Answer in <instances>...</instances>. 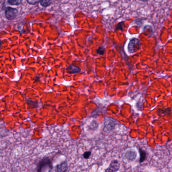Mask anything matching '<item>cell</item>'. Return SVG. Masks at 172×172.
<instances>
[{
	"instance_id": "obj_17",
	"label": "cell",
	"mask_w": 172,
	"mask_h": 172,
	"mask_svg": "<svg viewBox=\"0 0 172 172\" xmlns=\"http://www.w3.org/2000/svg\"><path fill=\"white\" fill-rule=\"evenodd\" d=\"M140 1L143 2H147L148 1V0H140Z\"/></svg>"
},
{
	"instance_id": "obj_16",
	"label": "cell",
	"mask_w": 172,
	"mask_h": 172,
	"mask_svg": "<svg viewBox=\"0 0 172 172\" xmlns=\"http://www.w3.org/2000/svg\"><path fill=\"white\" fill-rule=\"evenodd\" d=\"M40 0H26L28 3L30 5H35L36 4L40 2Z\"/></svg>"
},
{
	"instance_id": "obj_12",
	"label": "cell",
	"mask_w": 172,
	"mask_h": 172,
	"mask_svg": "<svg viewBox=\"0 0 172 172\" xmlns=\"http://www.w3.org/2000/svg\"><path fill=\"white\" fill-rule=\"evenodd\" d=\"M22 2V0H8V3L11 5H19Z\"/></svg>"
},
{
	"instance_id": "obj_10",
	"label": "cell",
	"mask_w": 172,
	"mask_h": 172,
	"mask_svg": "<svg viewBox=\"0 0 172 172\" xmlns=\"http://www.w3.org/2000/svg\"><path fill=\"white\" fill-rule=\"evenodd\" d=\"M53 0H40V4L41 6L44 7H47L51 5Z\"/></svg>"
},
{
	"instance_id": "obj_18",
	"label": "cell",
	"mask_w": 172,
	"mask_h": 172,
	"mask_svg": "<svg viewBox=\"0 0 172 172\" xmlns=\"http://www.w3.org/2000/svg\"><path fill=\"white\" fill-rule=\"evenodd\" d=\"M1 46H2V42L0 40V49L1 48Z\"/></svg>"
},
{
	"instance_id": "obj_8",
	"label": "cell",
	"mask_w": 172,
	"mask_h": 172,
	"mask_svg": "<svg viewBox=\"0 0 172 172\" xmlns=\"http://www.w3.org/2000/svg\"><path fill=\"white\" fill-rule=\"evenodd\" d=\"M67 70L68 72L74 74V73L80 72L81 71V69L77 66L70 65L67 68Z\"/></svg>"
},
{
	"instance_id": "obj_1",
	"label": "cell",
	"mask_w": 172,
	"mask_h": 172,
	"mask_svg": "<svg viewBox=\"0 0 172 172\" xmlns=\"http://www.w3.org/2000/svg\"><path fill=\"white\" fill-rule=\"evenodd\" d=\"M52 169L51 162L48 158H45L39 162L37 166L38 172L51 171Z\"/></svg>"
},
{
	"instance_id": "obj_9",
	"label": "cell",
	"mask_w": 172,
	"mask_h": 172,
	"mask_svg": "<svg viewBox=\"0 0 172 172\" xmlns=\"http://www.w3.org/2000/svg\"><path fill=\"white\" fill-rule=\"evenodd\" d=\"M139 153L140 154V158H139V162H144L147 159V153L144 150H142V148H139Z\"/></svg>"
},
{
	"instance_id": "obj_6",
	"label": "cell",
	"mask_w": 172,
	"mask_h": 172,
	"mask_svg": "<svg viewBox=\"0 0 172 172\" xmlns=\"http://www.w3.org/2000/svg\"><path fill=\"white\" fill-rule=\"evenodd\" d=\"M136 157V153L133 150H128L125 153V158L130 162L135 160Z\"/></svg>"
},
{
	"instance_id": "obj_15",
	"label": "cell",
	"mask_w": 172,
	"mask_h": 172,
	"mask_svg": "<svg viewBox=\"0 0 172 172\" xmlns=\"http://www.w3.org/2000/svg\"><path fill=\"white\" fill-rule=\"evenodd\" d=\"M91 154H92V152L90 151H85V153L83 154V156L85 159H88L90 157Z\"/></svg>"
},
{
	"instance_id": "obj_7",
	"label": "cell",
	"mask_w": 172,
	"mask_h": 172,
	"mask_svg": "<svg viewBox=\"0 0 172 172\" xmlns=\"http://www.w3.org/2000/svg\"><path fill=\"white\" fill-rule=\"evenodd\" d=\"M68 168V165L67 162L65 161L61 164L58 165L56 167V171L57 172H66Z\"/></svg>"
},
{
	"instance_id": "obj_14",
	"label": "cell",
	"mask_w": 172,
	"mask_h": 172,
	"mask_svg": "<svg viewBox=\"0 0 172 172\" xmlns=\"http://www.w3.org/2000/svg\"><path fill=\"white\" fill-rule=\"evenodd\" d=\"M124 22L123 21H121L120 22L118 23L117 25H116V28H115V30L117 31V30H121V31H123L124 29Z\"/></svg>"
},
{
	"instance_id": "obj_4",
	"label": "cell",
	"mask_w": 172,
	"mask_h": 172,
	"mask_svg": "<svg viewBox=\"0 0 172 172\" xmlns=\"http://www.w3.org/2000/svg\"><path fill=\"white\" fill-rule=\"evenodd\" d=\"M18 14V10L15 8L8 7L5 11V17L8 20L14 19Z\"/></svg>"
},
{
	"instance_id": "obj_5",
	"label": "cell",
	"mask_w": 172,
	"mask_h": 172,
	"mask_svg": "<svg viewBox=\"0 0 172 172\" xmlns=\"http://www.w3.org/2000/svg\"><path fill=\"white\" fill-rule=\"evenodd\" d=\"M120 165L117 160L112 161L109 167L105 170L106 172H116L119 171Z\"/></svg>"
},
{
	"instance_id": "obj_13",
	"label": "cell",
	"mask_w": 172,
	"mask_h": 172,
	"mask_svg": "<svg viewBox=\"0 0 172 172\" xmlns=\"http://www.w3.org/2000/svg\"><path fill=\"white\" fill-rule=\"evenodd\" d=\"M106 51V48L103 47H100L97 50V53L98 55H104Z\"/></svg>"
},
{
	"instance_id": "obj_2",
	"label": "cell",
	"mask_w": 172,
	"mask_h": 172,
	"mask_svg": "<svg viewBox=\"0 0 172 172\" xmlns=\"http://www.w3.org/2000/svg\"><path fill=\"white\" fill-rule=\"evenodd\" d=\"M141 42L138 39L133 38L131 39L128 45V51L129 53L133 54L140 50L141 48Z\"/></svg>"
},
{
	"instance_id": "obj_11",
	"label": "cell",
	"mask_w": 172,
	"mask_h": 172,
	"mask_svg": "<svg viewBox=\"0 0 172 172\" xmlns=\"http://www.w3.org/2000/svg\"><path fill=\"white\" fill-rule=\"evenodd\" d=\"M98 123L96 121H93L91 123L90 125L89 126V128L90 130H95V129L98 128Z\"/></svg>"
},
{
	"instance_id": "obj_3",
	"label": "cell",
	"mask_w": 172,
	"mask_h": 172,
	"mask_svg": "<svg viewBox=\"0 0 172 172\" xmlns=\"http://www.w3.org/2000/svg\"><path fill=\"white\" fill-rule=\"evenodd\" d=\"M117 123V122L114 119L109 117L106 118L104 122L103 130L105 131V132H109L113 130V129H114Z\"/></svg>"
}]
</instances>
